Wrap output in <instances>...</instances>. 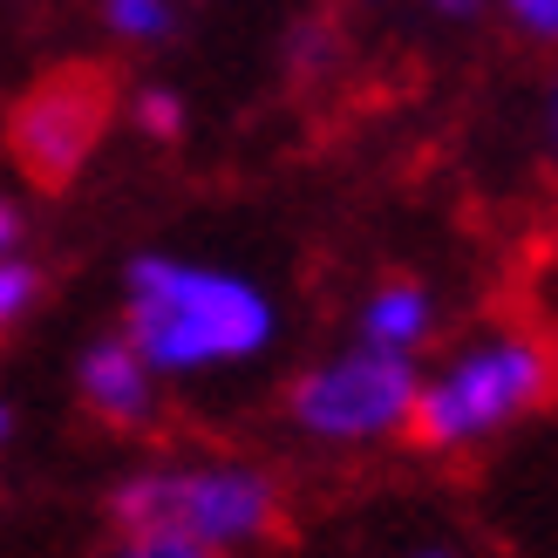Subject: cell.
Segmentation results:
<instances>
[{
	"instance_id": "2",
	"label": "cell",
	"mask_w": 558,
	"mask_h": 558,
	"mask_svg": "<svg viewBox=\"0 0 558 558\" xmlns=\"http://www.w3.org/2000/svg\"><path fill=\"white\" fill-rule=\"evenodd\" d=\"M117 524H150V532H184L211 545L218 558H245L279 538L287 490L259 457L191 450V457H150L117 477L109 490Z\"/></svg>"
},
{
	"instance_id": "17",
	"label": "cell",
	"mask_w": 558,
	"mask_h": 558,
	"mask_svg": "<svg viewBox=\"0 0 558 558\" xmlns=\"http://www.w3.org/2000/svg\"><path fill=\"white\" fill-rule=\"evenodd\" d=\"M402 558H463V551H457V545H409Z\"/></svg>"
},
{
	"instance_id": "13",
	"label": "cell",
	"mask_w": 558,
	"mask_h": 558,
	"mask_svg": "<svg viewBox=\"0 0 558 558\" xmlns=\"http://www.w3.org/2000/svg\"><path fill=\"white\" fill-rule=\"evenodd\" d=\"M327 54H333V35H327L320 21H306V27H293V35H287V62H300V69H320Z\"/></svg>"
},
{
	"instance_id": "7",
	"label": "cell",
	"mask_w": 558,
	"mask_h": 558,
	"mask_svg": "<svg viewBox=\"0 0 558 558\" xmlns=\"http://www.w3.org/2000/svg\"><path fill=\"white\" fill-rule=\"evenodd\" d=\"M436 327H442L436 287H423L415 272H388V279H375V287L354 300L348 341H368V348H381V354L423 361V348L436 341Z\"/></svg>"
},
{
	"instance_id": "6",
	"label": "cell",
	"mask_w": 558,
	"mask_h": 558,
	"mask_svg": "<svg viewBox=\"0 0 558 558\" xmlns=\"http://www.w3.org/2000/svg\"><path fill=\"white\" fill-rule=\"evenodd\" d=\"M69 381H75V402L89 409L102 429H123V436L150 429L157 409H163V388H171V381H163L150 361H144V348H136L123 327L89 333V341L75 348Z\"/></svg>"
},
{
	"instance_id": "8",
	"label": "cell",
	"mask_w": 558,
	"mask_h": 558,
	"mask_svg": "<svg viewBox=\"0 0 558 558\" xmlns=\"http://www.w3.org/2000/svg\"><path fill=\"white\" fill-rule=\"evenodd\" d=\"M102 27L123 48H157L178 35V0H102Z\"/></svg>"
},
{
	"instance_id": "10",
	"label": "cell",
	"mask_w": 558,
	"mask_h": 558,
	"mask_svg": "<svg viewBox=\"0 0 558 558\" xmlns=\"http://www.w3.org/2000/svg\"><path fill=\"white\" fill-rule=\"evenodd\" d=\"M96 558H218L211 545L184 538V532H150V524H117L109 532V545Z\"/></svg>"
},
{
	"instance_id": "16",
	"label": "cell",
	"mask_w": 558,
	"mask_h": 558,
	"mask_svg": "<svg viewBox=\"0 0 558 558\" xmlns=\"http://www.w3.org/2000/svg\"><path fill=\"white\" fill-rule=\"evenodd\" d=\"M429 14H442V21H470L477 8H497V0H423Z\"/></svg>"
},
{
	"instance_id": "11",
	"label": "cell",
	"mask_w": 558,
	"mask_h": 558,
	"mask_svg": "<svg viewBox=\"0 0 558 558\" xmlns=\"http://www.w3.org/2000/svg\"><path fill=\"white\" fill-rule=\"evenodd\" d=\"M41 306V259L35 253H0V327H21Z\"/></svg>"
},
{
	"instance_id": "5",
	"label": "cell",
	"mask_w": 558,
	"mask_h": 558,
	"mask_svg": "<svg viewBox=\"0 0 558 558\" xmlns=\"http://www.w3.org/2000/svg\"><path fill=\"white\" fill-rule=\"evenodd\" d=\"M109 109L117 102H109L102 75H89V69H62V75L27 82L8 109V157L35 184H75L109 130Z\"/></svg>"
},
{
	"instance_id": "15",
	"label": "cell",
	"mask_w": 558,
	"mask_h": 558,
	"mask_svg": "<svg viewBox=\"0 0 558 558\" xmlns=\"http://www.w3.org/2000/svg\"><path fill=\"white\" fill-rule=\"evenodd\" d=\"M538 136H545V157H551V171H558V75L545 82V109H538Z\"/></svg>"
},
{
	"instance_id": "3",
	"label": "cell",
	"mask_w": 558,
	"mask_h": 558,
	"mask_svg": "<svg viewBox=\"0 0 558 558\" xmlns=\"http://www.w3.org/2000/svg\"><path fill=\"white\" fill-rule=\"evenodd\" d=\"M551 396V348L524 327H484L463 333L423 368V402H415V436L436 457L484 450L505 429Z\"/></svg>"
},
{
	"instance_id": "12",
	"label": "cell",
	"mask_w": 558,
	"mask_h": 558,
	"mask_svg": "<svg viewBox=\"0 0 558 558\" xmlns=\"http://www.w3.org/2000/svg\"><path fill=\"white\" fill-rule=\"evenodd\" d=\"M497 14H505L511 35L538 41V48H558V0H497Z\"/></svg>"
},
{
	"instance_id": "9",
	"label": "cell",
	"mask_w": 558,
	"mask_h": 558,
	"mask_svg": "<svg viewBox=\"0 0 558 558\" xmlns=\"http://www.w3.org/2000/svg\"><path fill=\"white\" fill-rule=\"evenodd\" d=\"M123 117H130L136 136H150V144H178L184 123H191V109H184V96L171 89V82H136L130 102H123Z\"/></svg>"
},
{
	"instance_id": "14",
	"label": "cell",
	"mask_w": 558,
	"mask_h": 558,
	"mask_svg": "<svg viewBox=\"0 0 558 558\" xmlns=\"http://www.w3.org/2000/svg\"><path fill=\"white\" fill-rule=\"evenodd\" d=\"M0 253H27V211L14 198L0 205Z\"/></svg>"
},
{
	"instance_id": "4",
	"label": "cell",
	"mask_w": 558,
	"mask_h": 558,
	"mask_svg": "<svg viewBox=\"0 0 558 558\" xmlns=\"http://www.w3.org/2000/svg\"><path fill=\"white\" fill-rule=\"evenodd\" d=\"M415 402H423V361L381 354L368 341H341L314 354L287 381V429L306 450H381L396 436H415Z\"/></svg>"
},
{
	"instance_id": "1",
	"label": "cell",
	"mask_w": 558,
	"mask_h": 558,
	"mask_svg": "<svg viewBox=\"0 0 558 558\" xmlns=\"http://www.w3.org/2000/svg\"><path fill=\"white\" fill-rule=\"evenodd\" d=\"M117 314H123L117 327L144 348V361L171 388L259 368L279 341V300L266 279L226 259L163 253V245H144L123 259Z\"/></svg>"
}]
</instances>
